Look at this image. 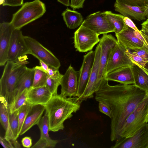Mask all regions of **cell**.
I'll return each instance as SVG.
<instances>
[{
  "mask_svg": "<svg viewBox=\"0 0 148 148\" xmlns=\"http://www.w3.org/2000/svg\"><path fill=\"white\" fill-rule=\"evenodd\" d=\"M35 71V67L32 68H27L21 75L16 85L14 97L19 95L25 89H30L32 87Z\"/></svg>",
  "mask_w": 148,
  "mask_h": 148,
  "instance_id": "obj_24",
  "label": "cell"
},
{
  "mask_svg": "<svg viewBox=\"0 0 148 148\" xmlns=\"http://www.w3.org/2000/svg\"><path fill=\"white\" fill-rule=\"evenodd\" d=\"M64 5L68 6L70 5V0H57Z\"/></svg>",
  "mask_w": 148,
  "mask_h": 148,
  "instance_id": "obj_46",
  "label": "cell"
},
{
  "mask_svg": "<svg viewBox=\"0 0 148 148\" xmlns=\"http://www.w3.org/2000/svg\"><path fill=\"white\" fill-rule=\"evenodd\" d=\"M29 54V50L20 29H14L8 53V61L15 62Z\"/></svg>",
  "mask_w": 148,
  "mask_h": 148,
  "instance_id": "obj_13",
  "label": "cell"
},
{
  "mask_svg": "<svg viewBox=\"0 0 148 148\" xmlns=\"http://www.w3.org/2000/svg\"><path fill=\"white\" fill-rule=\"evenodd\" d=\"M24 38L29 50V54L49 66L59 69L61 66L60 60L50 51L31 37L24 36Z\"/></svg>",
  "mask_w": 148,
  "mask_h": 148,
  "instance_id": "obj_6",
  "label": "cell"
},
{
  "mask_svg": "<svg viewBox=\"0 0 148 148\" xmlns=\"http://www.w3.org/2000/svg\"><path fill=\"white\" fill-rule=\"evenodd\" d=\"M23 146L25 148L31 147L32 145V139L30 137L26 136L23 138L21 140Z\"/></svg>",
  "mask_w": 148,
  "mask_h": 148,
  "instance_id": "obj_43",
  "label": "cell"
},
{
  "mask_svg": "<svg viewBox=\"0 0 148 148\" xmlns=\"http://www.w3.org/2000/svg\"><path fill=\"white\" fill-rule=\"evenodd\" d=\"M86 0H71L70 6L74 10L83 8Z\"/></svg>",
  "mask_w": 148,
  "mask_h": 148,
  "instance_id": "obj_41",
  "label": "cell"
},
{
  "mask_svg": "<svg viewBox=\"0 0 148 148\" xmlns=\"http://www.w3.org/2000/svg\"><path fill=\"white\" fill-rule=\"evenodd\" d=\"M46 86L31 88L28 92L27 101L32 105L44 106L52 96Z\"/></svg>",
  "mask_w": 148,
  "mask_h": 148,
  "instance_id": "obj_19",
  "label": "cell"
},
{
  "mask_svg": "<svg viewBox=\"0 0 148 148\" xmlns=\"http://www.w3.org/2000/svg\"><path fill=\"white\" fill-rule=\"evenodd\" d=\"M35 67V71L32 88L45 86L47 76V73L38 68L37 66Z\"/></svg>",
  "mask_w": 148,
  "mask_h": 148,
  "instance_id": "obj_29",
  "label": "cell"
},
{
  "mask_svg": "<svg viewBox=\"0 0 148 148\" xmlns=\"http://www.w3.org/2000/svg\"><path fill=\"white\" fill-rule=\"evenodd\" d=\"M115 10L124 17L139 21L145 20L146 17L144 11V7L129 5L116 0L114 4Z\"/></svg>",
  "mask_w": 148,
  "mask_h": 148,
  "instance_id": "obj_17",
  "label": "cell"
},
{
  "mask_svg": "<svg viewBox=\"0 0 148 148\" xmlns=\"http://www.w3.org/2000/svg\"><path fill=\"white\" fill-rule=\"evenodd\" d=\"M29 89L24 90L18 96L14 97L12 102L9 105L10 113L18 110L27 101V94Z\"/></svg>",
  "mask_w": 148,
  "mask_h": 148,
  "instance_id": "obj_28",
  "label": "cell"
},
{
  "mask_svg": "<svg viewBox=\"0 0 148 148\" xmlns=\"http://www.w3.org/2000/svg\"><path fill=\"white\" fill-rule=\"evenodd\" d=\"M99 35L81 25L74 33V46L76 51L86 52L92 51L99 42Z\"/></svg>",
  "mask_w": 148,
  "mask_h": 148,
  "instance_id": "obj_7",
  "label": "cell"
},
{
  "mask_svg": "<svg viewBox=\"0 0 148 148\" xmlns=\"http://www.w3.org/2000/svg\"><path fill=\"white\" fill-rule=\"evenodd\" d=\"M127 49L117 41L110 54L106 68L105 76L119 68L131 66L133 64L126 53Z\"/></svg>",
  "mask_w": 148,
  "mask_h": 148,
  "instance_id": "obj_10",
  "label": "cell"
},
{
  "mask_svg": "<svg viewBox=\"0 0 148 148\" xmlns=\"http://www.w3.org/2000/svg\"><path fill=\"white\" fill-rule=\"evenodd\" d=\"M81 103L76 97H64L58 94L52 96L44 105L49 131L57 132L63 130L64 121L80 109Z\"/></svg>",
  "mask_w": 148,
  "mask_h": 148,
  "instance_id": "obj_2",
  "label": "cell"
},
{
  "mask_svg": "<svg viewBox=\"0 0 148 148\" xmlns=\"http://www.w3.org/2000/svg\"><path fill=\"white\" fill-rule=\"evenodd\" d=\"M37 125L40 131V137L46 140L53 148L55 147L59 141L52 139L49 137V123L47 116L46 113L44 115L41 117Z\"/></svg>",
  "mask_w": 148,
  "mask_h": 148,
  "instance_id": "obj_27",
  "label": "cell"
},
{
  "mask_svg": "<svg viewBox=\"0 0 148 148\" xmlns=\"http://www.w3.org/2000/svg\"><path fill=\"white\" fill-rule=\"evenodd\" d=\"M95 51H91L84 56L82 63L79 71L78 84L76 97L83 93L87 84L94 64Z\"/></svg>",
  "mask_w": 148,
  "mask_h": 148,
  "instance_id": "obj_15",
  "label": "cell"
},
{
  "mask_svg": "<svg viewBox=\"0 0 148 148\" xmlns=\"http://www.w3.org/2000/svg\"><path fill=\"white\" fill-rule=\"evenodd\" d=\"M14 28L10 22L0 24V66H4L8 61V50L12 34Z\"/></svg>",
  "mask_w": 148,
  "mask_h": 148,
  "instance_id": "obj_16",
  "label": "cell"
},
{
  "mask_svg": "<svg viewBox=\"0 0 148 148\" xmlns=\"http://www.w3.org/2000/svg\"><path fill=\"white\" fill-rule=\"evenodd\" d=\"M79 77V71H76L70 65L61 78L60 95L64 97H76Z\"/></svg>",
  "mask_w": 148,
  "mask_h": 148,
  "instance_id": "obj_14",
  "label": "cell"
},
{
  "mask_svg": "<svg viewBox=\"0 0 148 148\" xmlns=\"http://www.w3.org/2000/svg\"><path fill=\"white\" fill-rule=\"evenodd\" d=\"M62 77L53 78L47 75L45 86L53 96L58 94V89L59 86L60 85Z\"/></svg>",
  "mask_w": 148,
  "mask_h": 148,
  "instance_id": "obj_32",
  "label": "cell"
},
{
  "mask_svg": "<svg viewBox=\"0 0 148 148\" xmlns=\"http://www.w3.org/2000/svg\"><path fill=\"white\" fill-rule=\"evenodd\" d=\"M131 66L117 69L106 74L104 78L108 81L116 82L124 84H134V80Z\"/></svg>",
  "mask_w": 148,
  "mask_h": 148,
  "instance_id": "obj_20",
  "label": "cell"
},
{
  "mask_svg": "<svg viewBox=\"0 0 148 148\" xmlns=\"http://www.w3.org/2000/svg\"><path fill=\"white\" fill-rule=\"evenodd\" d=\"M117 42V40L111 34H103L99 44L101 48L99 66L98 83L100 86L105 76V71L110 54Z\"/></svg>",
  "mask_w": 148,
  "mask_h": 148,
  "instance_id": "obj_11",
  "label": "cell"
},
{
  "mask_svg": "<svg viewBox=\"0 0 148 148\" xmlns=\"http://www.w3.org/2000/svg\"><path fill=\"white\" fill-rule=\"evenodd\" d=\"M131 50L132 53L140 56L148 62V48L145 45L141 47Z\"/></svg>",
  "mask_w": 148,
  "mask_h": 148,
  "instance_id": "obj_35",
  "label": "cell"
},
{
  "mask_svg": "<svg viewBox=\"0 0 148 148\" xmlns=\"http://www.w3.org/2000/svg\"><path fill=\"white\" fill-rule=\"evenodd\" d=\"M0 121L5 131L4 137L13 142H16L10 126L9 103L6 99L0 96Z\"/></svg>",
  "mask_w": 148,
  "mask_h": 148,
  "instance_id": "obj_22",
  "label": "cell"
},
{
  "mask_svg": "<svg viewBox=\"0 0 148 148\" xmlns=\"http://www.w3.org/2000/svg\"><path fill=\"white\" fill-rule=\"evenodd\" d=\"M118 0L129 5L138 7H144L148 4V0Z\"/></svg>",
  "mask_w": 148,
  "mask_h": 148,
  "instance_id": "obj_36",
  "label": "cell"
},
{
  "mask_svg": "<svg viewBox=\"0 0 148 148\" xmlns=\"http://www.w3.org/2000/svg\"><path fill=\"white\" fill-rule=\"evenodd\" d=\"M62 15L67 27L70 29H74L80 26L84 21L80 13L69 8L63 12Z\"/></svg>",
  "mask_w": 148,
  "mask_h": 148,
  "instance_id": "obj_25",
  "label": "cell"
},
{
  "mask_svg": "<svg viewBox=\"0 0 148 148\" xmlns=\"http://www.w3.org/2000/svg\"><path fill=\"white\" fill-rule=\"evenodd\" d=\"M104 78L95 99L108 105L111 110L110 139L116 141L125 120L146 96V92L134 84L110 85Z\"/></svg>",
  "mask_w": 148,
  "mask_h": 148,
  "instance_id": "obj_1",
  "label": "cell"
},
{
  "mask_svg": "<svg viewBox=\"0 0 148 148\" xmlns=\"http://www.w3.org/2000/svg\"><path fill=\"white\" fill-rule=\"evenodd\" d=\"M39 63L40 66H37L38 67L47 73L49 69V66L41 60L39 61Z\"/></svg>",
  "mask_w": 148,
  "mask_h": 148,
  "instance_id": "obj_44",
  "label": "cell"
},
{
  "mask_svg": "<svg viewBox=\"0 0 148 148\" xmlns=\"http://www.w3.org/2000/svg\"><path fill=\"white\" fill-rule=\"evenodd\" d=\"M146 95H147V96L148 98V91L147 92H146Z\"/></svg>",
  "mask_w": 148,
  "mask_h": 148,
  "instance_id": "obj_51",
  "label": "cell"
},
{
  "mask_svg": "<svg viewBox=\"0 0 148 148\" xmlns=\"http://www.w3.org/2000/svg\"><path fill=\"white\" fill-rule=\"evenodd\" d=\"M131 67L134 80V84L147 92L148 91V73L145 68H141L134 64Z\"/></svg>",
  "mask_w": 148,
  "mask_h": 148,
  "instance_id": "obj_23",
  "label": "cell"
},
{
  "mask_svg": "<svg viewBox=\"0 0 148 148\" xmlns=\"http://www.w3.org/2000/svg\"><path fill=\"white\" fill-rule=\"evenodd\" d=\"M134 30L128 27L119 33L115 34L117 41L129 50L140 48L145 45L142 41L135 36Z\"/></svg>",
  "mask_w": 148,
  "mask_h": 148,
  "instance_id": "obj_18",
  "label": "cell"
},
{
  "mask_svg": "<svg viewBox=\"0 0 148 148\" xmlns=\"http://www.w3.org/2000/svg\"><path fill=\"white\" fill-rule=\"evenodd\" d=\"M123 20L127 26L132 28L135 31L138 32L140 31L137 27L132 19L127 17H124Z\"/></svg>",
  "mask_w": 148,
  "mask_h": 148,
  "instance_id": "obj_42",
  "label": "cell"
},
{
  "mask_svg": "<svg viewBox=\"0 0 148 148\" xmlns=\"http://www.w3.org/2000/svg\"><path fill=\"white\" fill-rule=\"evenodd\" d=\"M144 11L147 18H148V4L144 7Z\"/></svg>",
  "mask_w": 148,
  "mask_h": 148,
  "instance_id": "obj_48",
  "label": "cell"
},
{
  "mask_svg": "<svg viewBox=\"0 0 148 148\" xmlns=\"http://www.w3.org/2000/svg\"><path fill=\"white\" fill-rule=\"evenodd\" d=\"M95 51V60L88 82L83 94L80 97H77L81 102L88 99L92 98L94 94L100 87L98 83L101 53V48L99 44Z\"/></svg>",
  "mask_w": 148,
  "mask_h": 148,
  "instance_id": "obj_12",
  "label": "cell"
},
{
  "mask_svg": "<svg viewBox=\"0 0 148 148\" xmlns=\"http://www.w3.org/2000/svg\"><path fill=\"white\" fill-rule=\"evenodd\" d=\"M142 28L148 30V18L141 24Z\"/></svg>",
  "mask_w": 148,
  "mask_h": 148,
  "instance_id": "obj_47",
  "label": "cell"
},
{
  "mask_svg": "<svg viewBox=\"0 0 148 148\" xmlns=\"http://www.w3.org/2000/svg\"><path fill=\"white\" fill-rule=\"evenodd\" d=\"M112 148H148V123H146L132 136L120 137Z\"/></svg>",
  "mask_w": 148,
  "mask_h": 148,
  "instance_id": "obj_9",
  "label": "cell"
},
{
  "mask_svg": "<svg viewBox=\"0 0 148 148\" xmlns=\"http://www.w3.org/2000/svg\"><path fill=\"white\" fill-rule=\"evenodd\" d=\"M105 12L107 18L114 27L115 34L119 33L128 27L124 22V16L122 15L115 14L110 11H106Z\"/></svg>",
  "mask_w": 148,
  "mask_h": 148,
  "instance_id": "obj_26",
  "label": "cell"
},
{
  "mask_svg": "<svg viewBox=\"0 0 148 148\" xmlns=\"http://www.w3.org/2000/svg\"><path fill=\"white\" fill-rule=\"evenodd\" d=\"M23 0H4L2 5L3 6L16 7L23 4Z\"/></svg>",
  "mask_w": 148,
  "mask_h": 148,
  "instance_id": "obj_40",
  "label": "cell"
},
{
  "mask_svg": "<svg viewBox=\"0 0 148 148\" xmlns=\"http://www.w3.org/2000/svg\"><path fill=\"white\" fill-rule=\"evenodd\" d=\"M4 0H0V4L2 5Z\"/></svg>",
  "mask_w": 148,
  "mask_h": 148,
  "instance_id": "obj_50",
  "label": "cell"
},
{
  "mask_svg": "<svg viewBox=\"0 0 148 148\" xmlns=\"http://www.w3.org/2000/svg\"><path fill=\"white\" fill-rule=\"evenodd\" d=\"M148 122V98L146 96L128 116L120 132L119 138L132 136Z\"/></svg>",
  "mask_w": 148,
  "mask_h": 148,
  "instance_id": "obj_5",
  "label": "cell"
},
{
  "mask_svg": "<svg viewBox=\"0 0 148 148\" xmlns=\"http://www.w3.org/2000/svg\"><path fill=\"white\" fill-rule=\"evenodd\" d=\"M47 73L49 76L53 78L62 77L63 75L60 73L59 69L50 66H49Z\"/></svg>",
  "mask_w": 148,
  "mask_h": 148,
  "instance_id": "obj_39",
  "label": "cell"
},
{
  "mask_svg": "<svg viewBox=\"0 0 148 148\" xmlns=\"http://www.w3.org/2000/svg\"><path fill=\"white\" fill-rule=\"evenodd\" d=\"M126 53L130 59L134 64L142 68H145L148 62L140 56L132 53L127 49Z\"/></svg>",
  "mask_w": 148,
  "mask_h": 148,
  "instance_id": "obj_33",
  "label": "cell"
},
{
  "mask_svg": "<svg viewBox=\"0 0 148 148\" xmlns=\"http://www.w3.org/2000/svg\"><path fill=\"white\" fill-rule=\"evenodd\" d=\"M141 35L143 37L148 45V32L145 30L141 28L140 30Z\"/></svg>",
  "mask_w": 148,
  "mask_h": 148,
  "instance_id": "obj_45",
  "label": "cell"
},
{
  "mask_svg": "<svg viewBox=\"0 0 148 148\" xmlns=\"http://www.w3.org/2000/svg\"><path fill=\"white\" fill-rule=\"evenodd\" d=\"M26 56L15 62L8 61L0 79V96L5 98L9 105L16 95V88L18 81L26 70L28 63Z\"/></svg>",
  "mask_w": 148,
  "mask_h": 148,
  "instance_id": "obj_3",
  "label": "cell"
},
{
  "mask_svg": "<svg viewBox=\"0 0 148 148\" xmlns=\"http://www.w3.org/2000/svg\"><path fill=\"white\" fill-rule=\"evenodd\" d=\"M18 115V110L11 113L10 112V124L14 138L16 140L19 136L18 133L19 123Z\"/></svg>",
  "mask_w": 148,
  "mask_h": 148,
  "instance_id": "obj_31",
  "label": "cell"
},
{
  "mask_svg": "<svg viewBox=\"0 0 148 148\" xmlns=\"http://www.w3.org/2000/svg\"><path fill=\"white\" fill-rule=\"evenodd\" d=\"M142 28V29L145 30H146L148 32V30H146V29H144L143 28Z\"/></svg>",
  "mask_w": 148,
  "mask_h": 148,
  "instance_id": "obj_52",
  "label": "cell"
},
{
  "mask_svg": "<svg viewBox=\"0 0 148 148\" xmlns=\"http://www.w3.org/2000/svg\"><path fill=\"white\" fill-rule=\"evenodd\" d=\"M45 110L44 105H32L25 118L19 135L24 134L33 126L37 125Z\"/></svg>",
  "mask_w": 148,
  "mask_h": 148,
  "instance_id": "obj_21",
  "label": "cell"
},
{
  "mask_svg": "<svg viewBox=\"0 0 148 148\" xmlns=\"http://www.w3.org/2000/svg\"><path fill=\"white\" fill-rule=\"evenodd\" d=\"M0 143L4 148H18L21 147L20 145L16 141L13 142L5 138L0 137Z\"/></svg>",
  "mask_w": 148,
  "mask_h": 148,
  "instance_id": "obj_34",
  "label": "cell"
},
{
  "mask_svg": "<svg viewBox=\"0 0 148 148\" xmlns=\"http://www.w3.org/2000/svg\"><path fill=\"white\" fill-rule=\"evenodd\" d=\"M32 106L27 101L26 103L18 110L19 135L25 118Z\"/></svg>",
  "mask_w": 148,
  "mask_h": 148,
  "instance_id": "obj_30",
  "label": "cell"
},
{
  "mask_svg": "<svg viewBox=\"0 0 148 148\" xmlns=\"http://www.w3.org/2000/svg\"><path fill=\"white\" fill-rule=\"evenodd\" d=\"M82 25L99 35L114 31V27L107 18L105 11H98L89 15Z\"/></svg>",
  "mask_w": 148,
  "mask_h": 148,
  "instance_id": "obj_8",
  "label": "cell"
},
{
  "mask_svg": "<svg viewBox=\"0 0 148 148\" xmlns=\"http://www.w3.org/2000/svg\"><path fill=\"white\" fill-rule=\"evenodd\" d=\"M147 63L148 64V63ZM147 66H145V69H146V71H147L148 73V65Z\"/></svg>",
  "mask_w": 148,
  "mask_h": 148,
  "instance_id": "obj_49",
  "label": "cell"
},
{
  "mask_svg": "<svg viewBox=\"0 0 148 148\" xmlns=\"http://www.w3.org/2000/svg\"><path fill=\"white\" fill-rule=\"evenodd\" d=\"M99 111L111 118V110L110 106L108 104L102 102H99Z\"/></svg>",
  "mask_w": 148,
  "mask_h": 148,
  "instance_id": "obj_37",
  "label": "cell"
},
{
  "mask_svg": "<svg viewBox=\"0 0 148 148\" xmlns=\"http://www.w3.org/2000/svg\"><path fill=\"white\" fill-rule=\"evenodd\" d=\"M46 11L45 4L40 0L26 2L13 14L10 22L15 29H20L42 16Z\"/></svg>",
  "mask_w": 148,
  "mask_h": 148,
  "instance_id": "obj_4",
  "label": "cell"
},
{
  "mask_svg": "<svg viewBox=\"0 0 148 148\" xmlns=\"http://www.w3.org/2000/svg\"><path fill=\"white\" fill-rule=\"evenodd\" d=\"M32 148H53L51 144L45 139L40 138L32 147Z\"/></svg>",
  "mask_w": 148,
  "mask_h": 148,
  "instance_id": "obj_38",
  "label": "cell"
}]
</instances>
